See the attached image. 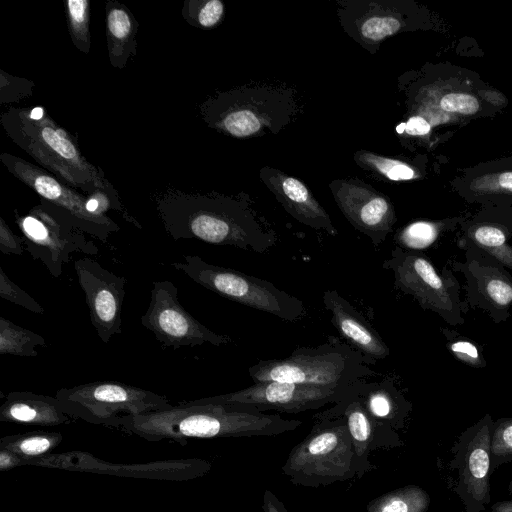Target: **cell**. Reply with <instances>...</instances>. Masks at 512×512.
I'll return each mask as SVG.
<instances>
[{
  "mask_svg": "<svg viewBox=\"0 0 512 512\" xmlns=\"http://www.w3.org/2000/svg\"><path fill=\"white\" fill-rule=\"evenodd\" d=\"M281 473L292 484L309 488L354 478L356 455L346 419L314 420L308 435L289 452Z\"/></svg>",
  "mask_w": 512,
  "mask_h": 512,
  "instance_id": "5b68a950",
  "label": "cell"
},
{
  "mask_svg": "<svg viewBox=\"0 0 512 512\" xmlns=\"http://www.w3.org/2000/svg\"><path fill=\"white\" fill-rule=\"evenodd\" d=\"M448 343L447 349L459 361L475 368H482L487 365L479 348L469 339L458 336L455 331L443 329Z\"/></svg>",
  "mask_w": 512,
  "mask_h": 512,
  "instance_id": "1f68e13d",
  "label": "cell"
},
{
  "mask_svg": "<svg viewBox=\"0 0 512 512\" xmlns=\"http://www.w3.org/2000/svg\"><path fill=\"white\" fill-rule=\"evenodd\" d=\"M464 262L449 261L453 271L462 273L466 302L471 308L488 314L495 323L506 321L512 306V276L497 260L484 252L468 247Z\"/></svg>",
  "mask_w": 512,
  "mask_h": 512,
  "instance_id": "9a60e30c",
  "label": "cell"
},
{
  "mask_svg": "<svg viewBox=\"0 0 512 512\" xmlns=\"http://www.w3.org/2000/svg\"><path fill=\"white\" fill-rule=\"evenodd\" d=\"M261 510L262 512H288L284 503L268 489L264 491Z\"/></svg>",
  "mask_w": 512,
  "mask_h": 512,
  "instance_id": "ab89813d",
  "label": "cell"
},
{
  "mask_svg": "<svg viewBox=\"0 0 512 512\" xmlns=\"http://www.w3.org/2000/svg\"><path fill=\"white\" fill-rule=\"evenodd\" d=\"M429 494L420 486L406 485L371 500L367 512H427Z\"/></svg>",
  "mask_w": 512,
  "mask_h": 512,
  "instance_id": "d4e9b609",
  "label": "cell"
},
{
  "mask_svg": "<svg viewBox=\"0 0 512 512\" xmlns=\"http://www.w3.org/2000/svg\"><path fill=\"white\" fill-rule=\"evenodd\" d=\"M267 186L286 211L299 222L313 229L324 230L331 236L337 234L329 215L302 182L276 171L269 175Z\"/></svg>",
  "mask_w": 512,
  "mask_h": 512,
  "instance_id": "44dd1931",
  "label": "cell"
},
{
  "mask_svg": "<svg viewBox=\"0 0 512 512\" xmlns=\"http://www.w3.org/2000/svg\"><path fill=\"white\" fill-rule=\"evenodd\" d=\"M45 339L11 320L0 316V355L36 357L37 346H45Z\"/></svg>",
  "mask_w": 512,
  "mask_h": 512,
  "instance_id": "4316f807",
  "label": "cell"
},
{
  "mask_svg": "<svg viewBox=\"0 0 512 512\" xmlns=\"http://www.w3.org/2000/svg\"><path fill=\"white\" fill-rule=\"evenodd\" d=\"M344 386H317L288 382H256L227 394L190 400L192 404H243L261 412L275 410L282 413H301L336 404L355 391L363 381Z\"/></svg>",
  "mask_w": 512,
  "mask_h": 512,
  "instance_id": "8fae6325",
  "label": "cell"
},
{
  "mask_svg": "<svg viewBox=\"0 0 512 512\" xmlns=\"http://www.w3.org/2000/svg\"><path fill=\"white\" fill-rule=\"evenodd\" d=\"M367 359L337 339L316 347H298L284 359L260 360L248 369L256 382L344 386L377 376Z\"/></svg>",
  "mask_w": 512,
  "mask_h": 512,
  "instance_id": "277c9868",
  "label": "cell"
},
{
  "mask_svg": "<svg viewBox=\"0 0 512 512\" xmlns=\"http://www.w3.org/2000/svg\"><path fill=\"white\" fill-rule=\"evenodd\" d=\"M401 21L394 16H371L360 26L363 38L380 41L400 30Z\"/></svg>",
  "mask_w": 512,
  "mask_h": 512,
  "instance_id": "836d02e7",
  "label": "cell"
},
{
  "mask_svg": "<svg viewBox=\"0 0 512 512\" xmlns=\"http://www.w3.org/2000/svg\"><path fill=\"white\" fill-rule=\"evenodd\" d=\"M444 225L438 222L417 221L403 228L396 236L398 247L421 251L431 247L439 239Z\"/></svg>",
  "mask_w": 512,
  "mask_h": 512,
  "instance_id": "83f0119b",
  "label": "cell"
},
{
  "mask_svg": "<svg viewBox=\"0 0 512 512\" xmlns=\"http://www.w3.org/2000/svg\"><path fill=\"white\" fill-rule=\"evenodd\" d=\"M440 107L446 112L471 115L479 110L480 104L473 95L467 93H449L441 98Z\"/></svg>",
  "mask_w": 512,
  "mask_h": 512,
  "instance_id": "8d00e7d4",
  "label": "cell"
},
{
  "mask_svg": "<svg viewBox=\"0 0 512 512\" xmlns=\"http://www.w3.org/2000/svg\"><path fill=\"white\" fill-rule=\"evenodd\" d=\"M0 124L17 146L65 184L88 197L98 193L118 196L104 173L82 155L72 136L42 108L11 107L1 113Z\"/></svg>",
  "mask_w": 512,
  "mask_h": 512,
  "instance_id": "3957f363",
  "label": "cell"
},
{
  "mask_svg": "<svg viewBox=\"0 0 512 512\" xmlns=\"http://www.w3.org/2000/svg\"><path fill=\"white\" fill-rule=\"evenodd\" d=\"M156 207L165 231L175 241L197 239L256 253H265L276 243L273 231L231 199L170 191L156 201Z\"/></svg>",
  "mask_w": 512,
  "mask_h": 512,
  "instance_id": "7a4b0ae2",
  "label": "cell"
},
{
  "mask_svg": "<svg viewBox=\"0 0 512 512\" xmlns=\"http://www.w3.org/2000/svg\"><path fill=\"white\" fill-rule=\"evenodd\" d=\"M494 421L486 413L462 431L449 449L444 480L464 512H484L491 503V438Z\"/></svg>",
  "mask_w": 512,
  "mask_h": 512,
  "instance_id": "9c48e42d",
  "label": "cell"
},
{
  "mask_svg": "<svg viewBox=\"0 0 512 512\" xmlns=\"http://www.w3.org/2000/svg\"><path fill=\"white\" fill-rule=\"evenodd\" d=\"M74 269L92 326L103 343L122 333V305L126 278L103 267L97 260L83 257L74 261Z\"/></svg>",
  "mask_w": 512,
  "mask_h": 512,
  "instance_id": "2e32d148",
  "label": "cell"
},
{
  "mask_svg": "<svg viewBox=\"0 0 512 512\" xmlns=\"http://www.w3.org/2000/svg\"><path fill=\"white\" fill-rule=\"evenodd\" d=\"M346 398L332 407L313 415V419L344 417L347 421L353 449L356 455L358 479L376 469L370 460V453L379 449H393L404 445L399 434L391 426L372 418L360 397L364 383Z\"/></svg>",
  "mask_w": 512,
  "mask_h": 512,
  "instance_id": "e0dca14e",
  "label": "cell"
},
{
  "mask_svg": "<svg viewBox=\"0 0 512 512\" xmlns=\"http://www.w3.org/2000/svg\"><path fill=\"white\" fill-rule=\"evenodd\" d=\"M25 464L75 472L170 481H187L202 477L209 473L212 467L210 462L200 458L114 464L82 451L50 453L43 457L28 459Z\"/></svg>",
  "mask_w": 512,
  "mask_h": 512,
  "instance_id": "5bb4252c",
  "label": "cell"
},
{
  "mask_svg": "<svg viewBox=\"0 0 512 512\" xmlns=\"http://www.w3.org/2000/svg\"><path fill=\"white\" fill-rule=\"evenodd\" d=\"M20 466V457L15 453L0 448V471L6 472Z\"/></svg>",
  "mask_w": 512,
  "mask_h": 512,
  "instance_id": "60d3db41",
  "label": "cell"
},
{
  "mask_svg": "<svg viewBox=\"0 0 512 512\" xmlns=\"http://www.w3.org/2000/svg\"><path fill=\"white\" fill-rule=\"evenodd\" d=\"M0 297L33 313L44 314L42 305L13 282L2 267H0Z\"/></svg>",
  "mask_w": 512,
  "mask_h": 512,
  "instance_id": "d6a6232c",
  "label": "cell"
},
{
  "mask_svg": "<svg viewBox=\"0 0 512 512\" xmlns=\"http://www.w3.org/2000/svg\"><path fill=\"white\" fill-rule=\"evenodd\" d=\"M0 161L15 178L35 191L42 200L65 211L84 233L104 243L111 234L120 230L119 225L109 216L90 210L88 196L40 166L6 152L0 154Z\"/></svg>",
  "mask_w": 512,
  "mask_h": 512,
  "instance_id": "7c38bea8",
  "label": "cell"
},
{
  "mask_svg": "<svg viewBox=\"0 0 512 512\" xmlns=\"http://www.w3.org/2000/svg\"><path fill=\"white\" fill-rule=\"evenodd\" d=\"M106 31L110 63L123 68L131 55L136 54L137 22L128 8L116 1H108Z\"/></svg>",
  "mask_w": 512,
  "mask_h": 512,
  "instance_id": "603a6c76",
  "label": "cell"
},
{
  "mask_svg": "<svg viewBox=\"0 0 512 512\" xmlns=\"http://www.w3.org/2000/svg\"><path fill=\"white\" fill-rule=\"evenodd\" d=\"M143 327L151 331L163 347H195L204 343L221 346L231 341L191 315L179 302L178 289L168 280L154 281L150 302L141 316Z\"/></svg>",
  "mask_w": 512,
  "mask_h": 512,
  "instance_id": "4fadbf2b",
  "label": "cell"
},
{
  "mask_svg": "<svg viewBox=\"0 0 512 512\" xmlns=\"http://www.w3.org/2000/svg\"><path fill=\"white\" fill-rule=\"evenodd\" d=\"M55 397L73 420L110 428H117L125 417L173 407L164 395L118 381H94L61 388Z\"/></svg>",
  "mask_w": 512,
  "mask_h": 512,
  "instance_id": "52a82bcc",
  "label": "cell"
},
{
  "mask_svg": "<svg viewBox=\"0 0 512 512\" xmlns=\"http://www.w3.org/2000/svg\"><path fill=\"white\" fill-rule=\"evenodd\" d=\"M170 265L195 283L228 300L282 320L296 322L305 314L302 300L264 279L211 264L197 255H184L182 261L171 262Z\"/></svg>",
  "mask_w": 512,
  "mask_h": 512,
  "instance_id": "8992f818",
  "label": "cell"
},
{
  "mask_svg": "<svg viewBox=\"0 0 512 512\" xmlns=\"http://www.w3.org/2000/svg\"><path fill=\"white\" fill-rule=\"evenodd\" d=\"M191 5L189 8L185 7L184 13H192L195 15L196 22L199 26L204 28H210L215 26L222 18L224 12L223 3L219 0H209L203 3L189 2Z\"/></svg>",
  "mask_w": 512,
  "mask_h": 512,
  "instance_id": "e575fe53",
  "label": "cell"
},
{
  "mask_svg": "<svg viewBox=\"0 0 512 512\" xmlns=\"http://www.w3.org/2000/svg\"><path fill=\"white\" fill-rule=\"evenodd\" d=\"M23 239L13 233L3 218H0V251L3 254L23 255Z\"/></svg>",
  "mask_w": 512,
  "mask_h": 512,
  "instance_id": "74e56055",
  "label": "cell"
},
{
  "mask_svg": "<svg viewBox=\"0 0 512 512\" xmlns=\"http://www.w3.org/2000/svg\"><path fill=\"white\" fill-rule=\"evenodd\" d=\"M360 397L368 414L396 431L404 429L412 404L390 379L366 381Z\"/></svg>",
  "mask_w": 512,
  "mask_h": 512,
  "instance_id": "7402d4cb",
  "label": "cell"
},
{
  "mask_svg": "<svg viewBox=\"0 0 512 512\" xmlns=\"http://www.w3.org/2000/svg\"><path fill=\"white\" fill-rule=\"evenodd\" d=\"M0 421L44 427L69 424L74 421L67 415L58 399L29 391L8 393L0 405Z\"/></svg>",
  "mask_w": 512,
  "mask_h": 512,
  "instance_id": "ffe728a7",
  "label": "cell"
},
{
  "mask_svg": "<svg viewBox=\"0 0 512 512\" xmlns=\"http://www.w3.org/2000/svg\"><path fill=\"white\" fill-rule=\"evenodd\" d=\"M401 126L404 127V130L407 134L413 136H422L426 135L430 132V124L426 119L420 116L411 117L405 124Z\"/></svg>",
  "mask_w": 512,
  "mask_h": 512,
  "instance_id": "f35d334b",
  "label": "cell"
},
{
  "mask_svg": "<svg viewBox=\"0 0 512 512\" xmlns=\"http://www.w3.org/2000/svg\"><path fill=\"white\" fill-rule=\"evenodd\" d=\"M510 236V229L499 223L475 222L466 227L457 245L462 250L474 247L507 269H512V245L508 243Z\"/></svg>",
  "mask_w": 512,
  "mask_h": 512,
  "instance_id": "cb8c5ba5",
  "label": "cell"
},
{
  "mask_svg": "<svg viewBox=\"0 0 512 512\" xmlns=\"http://www.w3.org/2000/svg\"><path fill=\"white\" fill-rule=\"evenodd\" d=\"M357 161L364 167L376 171L390 180H410L416 176L414 169L399 160L377 156L367 152L358 153Z\"/></svg>",
  "mask_w": 512,
  "mask_h": 512,
  "instance_id": "4dcf8cb0",
  "label": "cell"
},
{
  "mask_svg": "<svg viewBox=\"0 0 512 512\" xmlns=\"http://www.w3.org/2000/svg\"><path fill=\"white\" fill-rule=\"evenodd\" d=\"M66 5L72 42L78 50L88 53L90 50L89 1L69 0Z\"/></svg>",
  "mask_w": 512,
  "mask_h": 512,
  "instance_id": "f1b7e54d",
  "label": "cell"
},
{
  "mask_svg": "<svg viewBox=\"0 0 512 512\" xmlns=\"http://www.w3.org/2000/svg\"><path fill=\"white\" fill-rule=\"evenodd\" d=\"M334 184L335 200L353 227L380 245L396 222L395 211L389 200L368 186L351 181Z\"/></svg>",
  "mask_w": 512,
  "mask_h": 512,
  "instance_id": "ac0fdd59",
  "label": "cell"
},
{
  "mask_svg": "<svg viewBox=\"0 0 512 512\" xmlns=\"http://www.w3.org/2000/svg\"><path fill=\"white\" fill-rule=\"evenodd\" d=\"M62 440L63 436L59 432L32 431L2 437L0 448L15 453L21 459H34L52 453Z\"/></svg>",
  "mask_w": 512,
  "mask_h": 512,
  "instance_id": "484cf974",
  "label": "cell"
},
{
  "mask_svg": "<svg viewBox=\"0 0 512 512\" xmlns=\"http://www.w3.org/2000/svg\"><path fill=\"white\" fill-rule=\"evenodd\" d=\"M472 187L477 192L512 195V171L477 178Z\"/></svg>",
  "mask_w": 512,
  "mask_h": 512,
  "instance_id": "d590c367",
  "label": "cell"
},
{
  "mask_svg": "<svg viewBox=\"0 0 512 512\" xmlns=\"http://www.w3.org/2000/svg\"><path fill=\"white\" fill-rule=\"evenodd\" d=\"M297 419L266 414L243 404L179 402L162 411L123 418L116 429L150 442L186 445L190 438L276 436L296 430Z\"/></svg>",
  "mask_w": 512,
  "mask_h": 512,
  "instance_id": "6da1fadb",
  "label": "cell"
},
{
  "mask_svg": "<svg viewBox=\"0 0 512 512\" xmlns=\"http://www.w3.org/2000/svg\"><path fill=\"white\" fill-rule=\"evenodd\" d=\"M512 461V418L494 421L491 438V473Z\"/></svg>",
  "mask_w": 512,
  "mask_h": 512,
  "instance_id": "f546056e",
  "label": "cell"
},
{
  "mask_svg": "<svg viewBox=\"0 0 512 512\" xmlns=\"http://www.w3.org/2000/svg\"><path fill=\"white\" fill-rule=\"evenodd\" d=\"M507 490H508V492H509L510 494H512V478H511V480H510V482H509V484H508Z\"/></svg>",
  "mask_w": 512,
  "mask_h": 512,
  "instance_id": "7bdbcfd3",
  "label": "cell"
},
{
  "mask_svg": "<svg viewBox=\"0 0 512 512\" xmlns=\"http://www.w3.org/2000/svg\"><path fill=\"white\" fill-rule=\"evenodd\" d=\"M383 268L393 272L395 287L411 295L423 309L437 313L450 325L464 324L469 305L460 298L461 286L451 268L445 267L439 274L424 253L398 246Z\"/></svg>",
  "mask_w": 512,
  "mask_h": 512,
  "instance_id": "ba28073f",
  "label": "cell"
},
{
  "mask_svg": "<svg viewBox=\"0 0 512 512\" xmlns=\"http://www.w3.org/2000/svg\"><path fill=\"white\" fill-rule=\"evenodd\" d=\"M490 509L491 512H512V500L497 501Z\"/></svg>",
  "mask_w": 512,
  "mask_h": 512,
  "instance_id": "b9f144b4",
  "label": "cell"
},
{
  "mask_svg": "<svg viewBox=\"0 0 512 512\" xmlns=\"http://www.w3.org/2000/svg\"><path fill=\"white\" fill-rule=\"evenodd\" d=\"M15 222L25 250L54 278L61 276L63 265L74 253L96 255L99 251L65 211L42 199L26 214L15 217Z\"/></svg>",
  "mask_w": 512,
  "mask_h": 512,
  "instance_id": "30bf717a",
  "label": "cell"
},
{
  "mask_svg": "<svg viewBox=\"0 0 512 512\" xmlns=\"http://www.w3.org/2000/svg\"><path fill=\"white\" fill-rule=\"evenodd\" d=\"M323 304L330 312L331 322L340 335L346 339L351 347L359 351L369 362L374 364L390 355L389 347L379 333L336 290H326L323 293Z\"/></svg>",
  "mask_w": 512,
  "mask_h": 512,
  "instance_id": "d6986e66",
  "label": "cell"
}]
</instances>
